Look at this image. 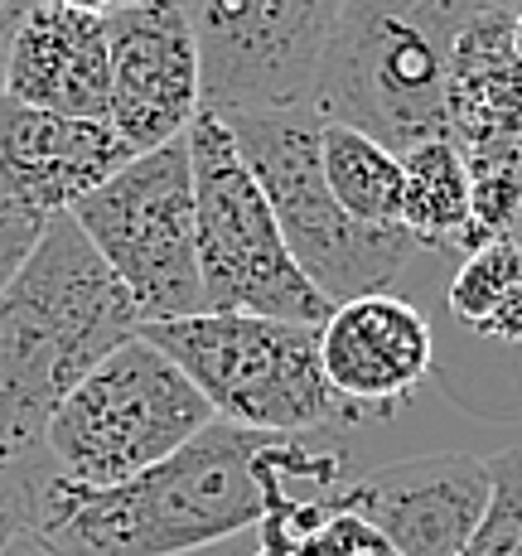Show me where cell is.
Here are the masks:
<instances>
[{"mask_svg": "<svg viewBox=\"0 0 522 556\" xmlns=\"http://www.w3.org/2000/svg\"><path fill=\"white\" fill-rule=\"evenodd\" d=\"M474 194L455 141H421L402 151V228L425 252H470Z\"/></svg>", "mask_w": 522, "mask_h": 556, "instance_id": "cell-16", "label": "cell"}, {"mask_svg": "<svg viewBox=\"0 0 522 556\" xmlns=\"http://www.w3.org/2000/svg\"><path fill=\"white\" fill-rule=\"evenodd\" d=\"M39 465V459H35ZM35 465L25 469H0V542H10L20 528H25V513H29V475Z\"/></svg>", "mask_w": 522, "mask_h": 556, "instance_id": "cell-22", "label": "cell"}, {"mask_svg": "<svg viewBox=\"0 0 522 556\" xmlns=\"http://www.w3.org/2000/svg\"><path fill=\"white\" fill-rule=\"evenodd\" d=\"M460 155L464 169H470V194H474V223H470V252H474L494 238H508V228L522 213V116Z\"/></svg>", "mask_w": 522, "mask_h": 556, "instance_id": "cell-19", "label": "cell"}, {"mask_svg": "<svg viewBox=\"0 0 522 556\" xmlns=\"http://www.w3.org/2000/svg\"><path fill=\"white\" fill-rule=\"evenodd\" d=\"M460 556H522V451L488 455V504Z\"/></svg>", "mask_w": 522, "mask_h": 556, "instance_id": "cell-20", "label": "cell"}, {"mask_svg": "<svg viewBox=\"0 0 522 556\" xmlns=\"http://www.w3.org/2000/svg\"><path fill=\"white\" fill-rule=\"evenodd\" d=\"M39 552H44V542H39L29 528H20L10 542H0V556H39Z\"/></svg>", "mask_w": 522, "mask_h": 556, "instance_id": "cell-25", "label": "cell"}, {"mask_svg": "<svg viewBox=\"0 0 522 556\" xmlns=\"http://www.w3.org/2000/svg\"><path fill=\"white\" fill-rule=\"evenodd\" d=\"M39 556H59V552H49V547H44V552H39Z\"/></svg>", "mask_w": 522, "mask_h": 556, "instance_id": "cell-28", "label": "cell"}, {"mask_svg": "<svg viewBox=\"0 0 522 556\" xmlns=\"http://www.w3.org/2000/svg\"><path fill=\"white\" fill-rule=\"evenodd\" d=\"M470 10L474 0H344L305 106L397 155L450 141L445 73Z\"/></svg>", "mask_w": 522, "mask_h": 556, "instance_id": "cell-3", "label": "cell"}, {"mask_svg": "<svg viewBox=\"0 0 522 556\" xmlns=\"http://www.w3.org/2000/svg\"><path fill=\"white\" fill-rule=\"evenodd\" d=\"M189 169H194V252L204 309L232 315L291 319V325H324L329 305L295 266L276 213L242 165L228 126L199 106L184 131Z\"/></svg>", "mask_w": 522, "mask_h": 556, "instance_id": "cell-7", "label": "cell"}, {"mask_svg": "<svg viewBox=\"0 0 522 556\" xmlns=\"http://www.w3.org/2000/svg\"><path fill=\"white\" fill-rule=\"evenodd\" d=\"M319 169L334 203L368 228H402V155L354 126H319Z\"/></svg>", "mask_w": 522, "mask_h": 556, "instance_id": "cell-17", "label": "cell"}, {"mask_svg": "<svg viewBox=\"0 0 522 556\" xmlns=\"http://www.w3.org/2000/svg\"><path fill=\"white\" fill-rule=\"evenodd\" d=\"M0 92L39 112L106 122V98H112L106 20L82 15L63 0H35V10L10 39Z\"/></svg>", "mask_w": 522, "mask_h": 556, "instance_id": "cell-14", "label": "cell"}, {"mask_svg": "<svg viewBox=\"0 0 522 556\" xmlns=\"http://www.w3.org/2000/svg\"><path fill=\"white\" fill-rule=\"evenodd\" d=\"M141 339H151L204 392L213 416L232 426L301 435L354 416L324 378L315 325L199 309L184 319L141 325Z\"/></svg>", "mask_w": 522, "mask_h": 556, "instance_id": "cell-5", "label": "cell"}, {"mask_svg": "<svg viewBox=\"0 0 522 556\" xmlns=\"http://www.w3.org/2000/svg\"><path fill=\"white\" fill-rule=\"evenodd\" d=\"M63 5L82 10V15H106V10H116V5H122V0H63Z\"/></svg>", "mask_w": 522, "mask_h": 556, "instance_id": "cell-26", "label": "cell"}, {"mask_svg": "<svg viewBox=\"0 0 522 556\" xmlns=\"http://www.w3.org/2000/svg\"><path fill=\"white\" fill-rule=\"evenodd\" d=\"M344 445L324 431H247L213 416L194 441L122 484L29 475L25 528L59 556H184L252 532L285 498L344 489Z\"/></svg>", "mask_w": 522, "mask_h": 556, "instance_id": "cell-1", "label": "cell"}, {"mask_svg": "<svg viewBox=\"0 0 522 556\" xmlns=\"http://www.w3.org/2000/svg\"><path fill=\"white\" fill-rule=\"evenodd\" d=\"M184 556H276V552L262 547L257 532H238V538L213 542V547H204V552H184Z\"/></svg>", "mask_w": 522, "mask_h": 556, "instance_id": "cell-24", "label": "cell"}, {"mask_svg": "<svg viewBox=\"0 0 522 556\" xmlns=\"http://www.w3.org/2000/svg\"><path fill=\"white\" fill-rule=\"evenodd\" d=\"M504 5H522V0H504Z\"/></svg>", "mask_w": 522, "mask_h": 556, "instance_id": "cell-29", "label": "cell"}, {"mask_svg": "<svg viewBox=\"0 0 522 556\" xmlns=\"http://www.w3.org/2000/svg\"><path fill=\"white\" fill-rule=\"evenodd\" d=\"M218 122L228 126L242 165L252 169L257 189L271 203L295 266L310 276V286L329 305L387 291L421 252L407 228H368L334 203L324 169H319V126L324 122L310 106L228 112Z\"/></svg>", "mask_w": 522, "mask_h": 556, "instance_id": "cell-4", "label": "cell"}, {"mask_svg": "<svg viewBox=\"0 0 522 556\" xmlns=\"http://www.w3.org/2000/svg\"><path fill=\"white\" fill-rule=\"evenodd\" d=\"M319 363L348 412H392L431 378L435 339L425 315L402 295H358L319 325Z\"/></svg>", "mask_w": 522, "mask_h": 556, "instance_id": "cell-13", "label": "cell"}, {"mask_svg": "<svg viewBox=\"0 0 522 556\" xmlns=\"http://www.w3.org/2000/svg\"><path fill=\"white\" fill-rule=\"evenodd\" d=\"M208 421L213 406L204 392L136 334L59 402L39 459L59 479L106 489L175 455Z\"/></svg>", "mask_w": 522, "mask_h": 556, "instance_id": "cell-6", "label": "cell"}, {"mask_svg": "<svg viewBox=\"0 0 522 556\" xmlns=\"http://www.w3.org/2000/svg\"><path fill=\"white\" fill-rule=\"evenodd\" d=\"M102 20L112 63V131L131 146V155L179 141L199 116V45L179 0H122Z\"/></svg>", "mask_w": 522, "mask_h": 556, "instance_id": "cell-10", "label": "cell"}, {"mask_svg": "<svg viewBox=\"0 0 522 556\" xmlns=\"http://www.w3.org/2000/svg\"><path fill=\"white\" fill-rule=\"evenodd\" d=\"M518 116L522 59L513 45V5L474 0L450 45V73H445V122H450L455 151H470Z\"/></svg>", "mask_w": 522, "mask_h": 556, "instance_id": "cell-15", "label": "cell"}, {"mask_svg": "<svg viewBox=\"0 0 522 556\" xmlns=\"http://www.w3.org/2000/svg\"><path fill=\"white\" fill-rule=\"evenodd\" d=\"M131 160L112 122L59 116L0 92V194L35 218H59Z\"/></svg>", "mask_w": 522, "mask_h": 556, "instance_id": "cell-12", "label": "cell"}, {"mask_svg": "<svg viewBox=\"0 0 522 556\" xmlns=\"http://www.w3.org/2000/svg\"><path fill=\"white\" fill-rule=\"evenodd\" d=\"M141 325L78 223L49 218L0 291V469L35 465L59 402Z\"/></svg>", "mask_w": 522, "mask_h": 556, "instance_id": "cell-2", "label": "cell"}, {"mask_svg": "<svg viewBox=\"0 0 522 556\" xmlns=\"http://www.w3.org/2000/svg\"><path fill=\"white\" fill-rule=\"evenodd\" d=\"M339 504L378 528L392 556H460L488 504V455H421L339 489Z\"/></svg>", "mask_w": 522, "mask_h": 556, "instance_id": "cell-11", "label": "cell"}, {"mask_svg": "<svg viewBox=\"0 0 522 556\" xmlns=\"http://www.w3.org/2000/svg\"><path fill=\"white\" fill-rule=\"evenodd\" d=\"M44 223L49 218H35L29 208H20V203H10L0 194V291H5V281L20 271V262H25L29 248L39 242Z\"/></svg>", "mask_w": 522, "mask_h": 556, "instance_id": "cell-21", "label": "cell"}, {"mask_svg": "<svg viewBox=\"0 0 522 556\" xmlns=\"http://www.w3.org/2000/svg\"><path fill=\"white\" fill-rule=\"evenodd\" d=\"M68 218L112 266L145 325L204 309L194 252V169L184 136L131 155L106 185L73 203Z\"/></svg>", "mask_w": 522, "mask_h": 556, "instance_id": "cell-8", "label": "cell"}, {"mask_svg": "<svg viewBox=\"0 0 522 556\" xmlns=\"http://www.w3.org/2000/svg\"><path fill=\"white\" fill-rule=\"evenodd\" d=\"M513 45H518V59H522V5H513Z\"/></svg>", "mask_w": 522, "mask_h": 556, "instance_id": "cell-27", "label": "cell"}, {"mask_svg": "<svg viewBox=\"0 0 522 556\" xmlns=\"http://www.w3.org/2000/svg\"><path fill=\"white\" fill-rule=\"evenodd\" d=\"M344 0H179L199 45L204 112L305 106Z\"/></svg>", "mask_w": 522, "mask_h": 556, "instance_id": "cell-9", "label": "cell"}, {"mask_svg": "<svg viewBox=\"0 0 522 556\" xmlns=\"http://www.w3.org/2000/svg\"><path fill=\"white\" fill-rule=\"evenodd\" d=\"M445 305L470 334L488 344L522 349V242L494 238L464 252Z\"/></svg>", "mask_w": 522, "mask_h": 556, "instance_id": "cell-18", "label": "cell"}, {"mask_svg": "<svg viewBox=\"0 0 522 556\" xmlns=\"http://www.w3.org/2000/svg\"><path fill=\"white\" fill-rule=\"evenodd\" d=\"M35 10V0H0V73H5V53H10V39L15 29L25 25V15Z\"/></svg>", "mask_w": 522, "mask_h": 556, "instance_id": "cell-23", "label": "cell"}]
</instances>
